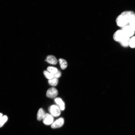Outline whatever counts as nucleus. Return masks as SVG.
<instances>
[{
    "label": "nucleus",
    "mask_w": 135,
    "mask_h": 135,
    "mask_svg": "<svg viewBox=\"0 0 135 135\" xmlns=\"http://www.w3.org/2000/svg\"><path fill=\"white\" fill-rule=\"evenodd\" d=\"M113 39L114 40L119 42L124 47L129 46L130 37L125 35L122 30H117L114 34Z\"/></svg>",
    "instance_id": "f257e3e1"
},
{
    "label": "nucleus",
    "mask_w": 135,
    "mask_h": 135,
    "mask_svg": "<svg viewBox=\"0 0 135 135\" xmlns=\"http://www.w3.org/2000/svg\"><path fill=\"white\" fill-rule=\"evenodd\" d=\"M60 110L58 106L56 105L51 106L49 108V110L52 116L57 117L60 116Z\"/></svg>",
    "instance_id": "f03ea898"
},
{
    "label": "nucleus",
    "mask_w": 135,
    "mask_h": 135,
    "mask_svg": "<svg viewBox=\"0 0 135 135\" xmlns=\"http://www.w3.org/2000/svg\"><path fill=\"white\" fill-rule=\"evenodd\" d=\"M126 20L128 23L135 19V14L131 11H125L121 14Z\"/></svg>",
    "instance_id": "7ed1b4c3"
},
{
    "label": "nucleus",
    "mask_w": 135,
    "mask_h": 135,
    "mask_svg": "<svg viewBox=\"0 0 135 135\" xmlns=\"http://www.w3.org/2000/svg\"><path fill=\"white\" fill-rule=\"evenodd\" d=\"M58 94V92L57 90L54 87H52L48 90L46 95L48 98H53L56 97Z\"/></svg>",
    "instance_id": "20e7f679"
},
{
    "label": "nucleus",
    "mask_w": 135,
    "mask_h": 135,
    "mask_svg": "<svg viewBox=\"0 0 135 135\" xmlns=\"http://www.w3.org/2000/svg\"><path fill=\"white\" fill-rule=\"evenodd\" d=\"M117 25L120 27H124L128 23L125 18L121 14L119 15L116 20Z\"/></svg>",
    "instance_id": "39448f33"
},
{
    "label": "nucleus",
    "mask_w": 135,
    "mask_h": 135,
    "mask_svg": "<svg viewBox=\"0 0 135 135\" xmlns=\"http://www.w3.org/2000/svg\"><path fill=\"white\" fill-rule=\"evenodd\" d=\"M42 120L44 123L47 125L52 124L54 122L53 116L48 113L45 114Z\"/></svg>",
    "instance_id": "423d86ee"
},
{
    "label": "nucleus",
    "mask_w": 135,
    "mask_h": 135,
    "mask_svg": "<svg viewBox=\"0 0 135 135\" xmlns=\"http://www.w3.org/2000/svg\"><path fill=\"white\" fill-rule=\"evenodd\" d=\"M64 123V120L62 118H60L54 122L51 125L52 128H59L62 127Z\"/></svg>",
    "instance_id": "0eeeda50"
},
{
    "label": "nucleus",
    "mask_w": 135,
    "mask_h": 135,
    "mask_svg": "<svg viewBox=\"0 0 135 135\" xmlns=\"http://www.w3.org/2000/svg\"><path fill=\"white\" fill-rule=\"evenodd\" d=\"M122 30L125 35L129 37L132 36L134 33V31L129 26H124Z\"/></svg>",
    "instance_id": "6e6552de"
},
{
    "label": "nucleus",
    "mask_w": 135,
    "mask_h": 135,
    "mask_svg": "<svg viewBox=\"0 0 135 135\" xmlns=\"http://www.w3.org/2000/svg\"><path fill=\"white\" fill-rule=\"evenodd\" d=\"M54 101L58 105L61 110H64L65 108V104L62 99L60 98H57L54 99Z\"/></svg>",
    "instance_id": "1a4fd4ad"
},
{
    "label": "nucleus",
    "mask_w": 135,
    "mask_h": 135,
    "mask_svg": "<svg viewBox=\"0 0 135 135\" xmlns=\"http://www.w3.org/2000/svg\"><path fill=\"white\" fill-rule=\"evenodd\" d=\"M46 61L48 63L53 64H56L58 62L56 58L53 56L50 55L47 56L46 59Z\"/></svg>",
    "instance_id": "9d476101"
},
{
    "label": "nucleus",
    "mask_w": 135,
    "mask_h": 135,
    "mask_svg": "<svg viewBox=\"0 0 135 135\" xmlns=\"http://www.w3.org/2000/svg\"><path fill=\"white\" fill-rule=\"evenodd\" d=\"M45 114L42 109L40 108L38 110L37 114V118L38 120L40 121L42 120Z\"/></svg>",
    "instance_id": "9b49d317"
},
{
    "label": "nucleus",
    "mask_w": 135,
    "mask_h": 135,
    "mask_svg": "<svg viewBox=\"0 0 135 135\" xmlns=\"http://www.w3.org/2000/svg\"><path fill=\"white\" fill-rule=\"evenodd\" d=\"M59 62L60 68L62 70L66 69L67 66L68 64L66 61L64 59L60 58L59 60Z\"/></svg>",
    "instance_id": "f8f14e48"
},
{
    "label": "nucleus",
    "mask_w": 135,
    "mask_h": 135,
    "mask_svg": "<svg viewBox=\"0 0 135 135\" xmlns=\"http://www.w3.org/2000/svg\"><path fill=\"white\" fill-rule=\"evenodd\" d=\"M58 80L57 78H53L48 80V84L52 86H56L58 83Z\"/></svg>",
    "instance_id": "ddd939ff"
},
{
    "label": "nucleus",
    "mask_w": 135,
    "mask_h": 135,
    "mask_svg": "<svg viewBox=\"0 0 135 135\" xmlns=\"http://www.w3.org/2000/svg\"><path fill=\"white\" fill-rule=\"evenodd\" d=\"M47 70L48 72L52 74L56 73L58 70L56 68L52 66L48 67Z\"/></svg>",
    "instance_id": "4468645a"
},
{
    "label": "nucleus",
    "mask_w": 135,
    "mask_h": 135,
    "mask_svg": "<svg viewBox=\"0 0 135 135\" xmlns=\"http://www.w3.org/2000/svg\"><path fill=\"white\" fill-rule=\"evenodd\" d=\"M44 74L45 77L49 80L52 79L54 78L53 74L46 70H44L43 72Z\"/></svg>",
    "instance_id": "2eb2a0df"
},
{
    "label": "nucleus",
    "mask_w": 135,
    "mask_h": 135,
    "mask_svg": "<svg viewBox=\"0 0 135 135\" xmlns=\"http://www.w3.org/2000/svg\"><path fill=\"white\" fill-rule=\"evenodd\" d=\"M129 45L132 48H135V36L132 37L130 39Z\"/></svg>",
    "instance_id": "dca6fc26"
},
{
    "label": "nucleus",
    "mask_w": 135,
    "mask_h": 135,
    "mask_svg": "<svg viewBox=\"0 0 135 135\" xmlns=\"http://www.w3.org/2000/svg\"><path fill=\"white\" fill-rule=\"evenodd\" d=\"M8 119L7 116H2L0 120V128L2 127L4 124L7 121Z\"/></svg>",
    "instance_id": "f3484780"
},
{
    "label": "nucleus",
    "mask_w": 135,
    "mask_h": 135,
    "mask_svg": "<svg viewBox=\"0 0 135 135\" xmlns=\"http://www.w3.org/2000/svg\"><path fill=\"white\" fill-rule=\"evenodd\" d=\"M129 23V26L134 31H135V19L132 20Z\"/></svg>",
    "instance_id": "a211bd4d"
},
{
    "label": "nucleus",
    "mask_w": 135,
    "mask_h": 135,
    "mask_svg": "<svg viewBox=\"0 0 135 135\" xmlns=\"http://www.w3.org/2000/svg\"><path fill=\"white\" fill-rule=\"evenodd\" d=\"M61 74L59 70H58L56 73L53 74L54 75V78H58L60 76Z\"/></svg>",
    "instance_id": "6ab92c4d"
},
{
    "label": "nucleus",
    "mask_w": 135,
    "mask_h": 135,
    "mask_svg": "<svg viewBox=\"0 0 135 135\" xmlns=\"http://www.w3.org/2000/svg\"><path fill=\"white\" fill-rule=\"evenodd\" d=\"M2 114L1 113H0V120L2 116Z\"/></svg>",
    "instance_id": "aec40b11"
}]
</instances>
